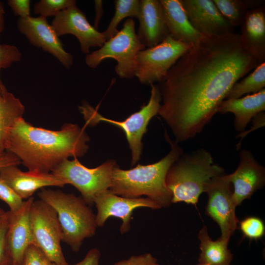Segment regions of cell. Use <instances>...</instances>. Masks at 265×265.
Listing matches in <instances>:
<instances>
[{
  "instance_id": "obj_1",
  "label": "cell",
  "mask_w": 265,
  "mask_h": 265,
  "mask_svg": "<svg viewBox=\"0 0 265 265\" xmlns=\"http://www.w3.org/2000/svg\"><path fill=\"white\" fill-rule=\"evenodd\" d=\"M259 64L242 46L239 34H202L158 86L162 99L158 114L175 141L200 133L232 86Z\"/></svg>"
},
{
  "instance_id": "obj_2",
  "label": "cell",
  "mask_w": 265,
  "mask_h": 265,
  "mask_svg": "<svg viewBox=\"0 0 265 265\" xmlns=\"http://www.w3.org/2000/svg\"><path fill=\"white\" fill-rule=\"evenodd\" d=\"M90 138L77 124L65 123L58 131L33 126L17 119L8 135L5 151L21 160L29 171L50 173L70 157H81L89 149Z\"/></svg>"
},
{
  "instance_id": "obj_3",
  "label": "cell",
  "mask_w": 265,
  "mask_h": 265,
  "mask_svg": "<svg viewBox=\"0 0 265 265\" xmlns=\"http://www.w3.org/2000/svg\"><path fill=\"white\" fill-rule=\"evenodd\" d=\"M165 140L170 144L169 153L154 163L142 165L128 170L114 168L109 191L113 194L127 198H138L145 195L157 202L161 208L172 204V194L168 188L165 178L168 169L183 153V149L171 140L166 131Z\"/></svg>"
},
{
  "instance_id": "obj_4",
  "label": "cell",
  "mask_w": 265,
  "mask_h": 265,
  "mask_svg": "<svg viewBox=\"0 0 265 265\" xmlns=\"http://www.w3.org/2000/svg\"><path fill=\"white\" fill-rule=\"evenodd\" d=\"M225 174L223 167L214 163L211 153L204 148L183 153L171 164L166 175L172 204L185 202L196 206L206 184Z\"/></svg>"
},
{
  "instance_id": "obj_5",
  "label": "cell",
  "mask_w": 265,
  "mask_h": 265,
  "mask_svg": "<svg viewBox=\"0 0 265 265\" xmlns=\"http://www.w3.org/2000/svg\"><path fill=\"white\" fill-rule=\"evenodd\" d=\"M38 196L56 212L61 225L62 241L78 252L84 241L94 235L96 215L81 197L59 190L42 188Z\"/></svg>"
},
{
  "instance_id": "obj_6",
  "label": "cell",
  "mask_w": 265,
  "mask_h": 265,
  "mask_svg": "<svg viewBox=\"0 0 265 265\" xmlns=\"http://www.w3.org/2000/svg\"><path fill=\"white\" fill-rule=\"evenodd\" d=\"M150 86L151 95L148 103L122 121L103 116L86 101H83L82 105L79 106L88 126H94L104 122L118 126L124 131L131 151L132 166L134 165L140 159L143 148L142 137L147 131L150 121L158 114L161 105V95L159 87L154 84Z\"/></svg>"
},
{
  "instance_id": "obj_7",
  "label": "cell",
  "mask_w": 265,
  "mask_h": 265,
  "mask_svg": "<svg viewBox=\"0 0 265 265\" xmlns=\"http://www.w3.org/2000/svg\"><path fill=\"white\" fill-rule=\"evenodd\" d=\"M145 49L136 34L134 20L128 18L122 29L100 49L86 55L85 62L94 69L104 59L113 58L117 62L114 69L116 74L120 78L129 79L135 77L136 56Z\"/></svg>"
},
{
  "instance_id": "obj_8",
  "label": "cell",
  "mask_w": 265,
  "mask_h": 265,
  "mask_svg": "<svg viewBox=\"0 0 265 265\" xmlns=\"http://www.w3.org/2000/svg\"><path fill=\"white\" fill-rule=\"evenodd\" d=\"M114 159H108L95 168H88L77 159H66L55 167L51 173L75 186L88 205L94 204L95 198L109 190L112 172L117 165Z\"/></svg>"
},
{
  "instance_id": "obj_9",
  "label": "cell",
  "mask_w": 265,
  "mask_h": 265,
  "mask_svg": "<svg viewBox=\"0 0 265 265\" xmlns=\"http://www.w3.org/2000/svg\"><path fill=\"white\" fill-rule=\"evenodd\" d=\"M193 45L176 40L169 35L158 45L140 51L136 58L135 77L144 84L161 82L171 67Z\"/></svg>"
},
{
  "instance_id": "obj_10",
  "label": "cell",
  "mask_w": 265,
  "mask_h": 265,
  "mask_svg": "<svg viewBox=\"0 0 265 265\" xmlns=\"http://www.w3.org/2000/svg\"><path fill=\"white\" fill-rule=\"evenodd\" d=\"M33 243L57 265L68 263L62 252L63 233L55 210L41 199L34 200L30 211Z\"/></svg>"
},
{
  "instance_id": "obj_11",
  "label": "cell",
  "mask_w": 265,
  "mask_h": 265,
  "mask_svg": "<svg viewBox=\"0 0 265 265\" xmlns=\"http://www.w3.org/2000/svg\"><path fill=\"white\" fill-rule=\"evenodd\" d=\"M233 192V186L226 174L212 178L204 189L208 198L205 213L218 225L219 238L228 242L238 229L239 221L236 214Z\"/></svg>"
},
{
  "instance_id": "obj_12",
  "label": "cell",
  "mask_w": 265,
  "mask_h": 265,
  "mask_svg": "<svg viewBox=\"0 0 265 265\" xmlns=\"http://www.w3.org/2000/svg\"><path fill=\"white\" fill-rule=\"evenodd\" d=\"M51 26L59 37L70 34L78 40L82 52L88 54L91 47H101L106 41L101 32L88 21L85 14L76 5L61 11Z\"/></svg>"
},
{
  "instance_id": "obj_13",
  "label": "cell",
  "mask_w": 265,
  "mask_h": 265,
  "mask_svg": "<svg viewBox=\"0 0 265 265\" xmlns=\"http://www.w3.org/2000/svg\"><path fill=\"white\" fill-rule=\"evenodd\" d=\"M94 204L97 210L96 215L97 226H103L110 217H118L122 220L120 229L122 234L129 231L134 209L141 207L152 209L161 208L157 202L147 197H124L113 194L109 190L98 195L94 200Z\"/></svg>"
},
{
  "instance_id": "obj_14",
  "label": "cell",
  "mask_w": 265,
  "mask_h": 265,
  "mask_svg": "<svg viewBox=\"0 0 265 265\" xmlns=\"http://www.w3.org/2000/svg\"><path fill=\"white\" fill-rule=\"evenodd\" d=\"M17 24L19 31L31 44L52 54L64 67H71L73 56L64 49L61 41L47 18L41 16L20 18Z\"/></svg>"
},
{
  "instance_id": "obj_15",
  "label": "cell",
  "mask_w": 265,
  "mask_h": 265,
  "mask_svg": "<svg viewBox=\"0 0 265 265\" xmlns=\"http://www.w3.org/2000/svg\"><path fill=\"white\" fill-rule=\"evenodd\" d=\"M239 156L237 168L227 174L233 186V199L237 207L250 199L265 185V168L255 159L252 152L242 149Z\"/></svg>"
},
{
  "instance_id": "obj_16",
  "label": "cell",
  "mask_w": 265,
  "mask_h": 265,
  "mask_svg": "<svg viewBox=\"0 0 265 265\" xmlns=\"http://www.w3.org/2000/svg\"><path fill=\"white\" fill-rule=\"evenodd\" d=\"M188 20L201 34L221 36L234 32L212 0H181Z\"/></svg>"
},
{
  "instance_id": "obj_17",
  "label": "cell",
  "mask_w": 265,
  "mask_h": 265,
  "mask_svg": "<svg viewBox=\"0 0 265 265\" xmlns=\"http://www.w3.org/2000/svg\"><path fill=\"white\" fill-rule=\"evenodd\" d=\"M0 178L10 186L23 199H28L38 189L47 186L62 187L66 183L52 173L21 170L16 165L0 168Z\"/></svg>"
},
{
  "instance_id": "obj_18",
  "label": "cell",
  "mask_w": 265,
  "mask_h": 265,
  "mask_svg": "<svg viewBox=\"0 0 265 265\" xmlns=\"http://www.w3.org/2000/svg\"><path fill=\"white\" fill-rule=\"evenodd\" d=\"M34 200L32 196L24 202L17 212L12 213L9 211L6 240L13 265H22L25 251L33 243L30 211Z\"/></svg>"
},
{
  "instance_id": "obj_19",
  "label": "cell",
  "mask_w": 265,
  "mask_h": 265,
  "mask_svg": "<svg viewBox=\"0 0 265 265\" xmlns=\"http://www.w3.org/2000/svg\"><path fill=\"white\" fill-rule=\"evenodd\" d=\"M137 35L147 48L155 46L170 35L160 0H141Z\"/></svg>"
},
{
  "instance_id": "obj_20",
  "label": "cell",
  "mask_w": 265,
  "mask_h": 265,
  "mask_svg": "<svg viewBox=\"0 0 265 265\" xmlns=\"http://www.w3.org/2000/svg\"><path fill=\"white\" fill-rule=\"evenodd\" d=\"M243 47L260 64L265 61V7L248 10L241 25Z\"/></svg>"
},
{
  "instance_id": "obj_21",
  "label": "cell",
  "mask_w": 265,
  "mask_h": 265,
  "mask_svg": "<svg viewBox=\"0 0 265 265\" xmlns=\"http://www.w3.org/2000/svg\"><path fill=\"white\" fill-rule=\"evenodd\" d=\"M265 110V89L244 97L223 100L217 109V113H232L234 114V127L240 132L258 113Z\"/></svg>"
},
{
  "instance_id": "obj_22",
  "label": "cell",
  "mask_w": 265,
  "mask_h": 265,
  "mask_svg": "<svg viewBox=\"0 0 265 265\" xmlns=\"http://www.w3.org/2000/svg\"><path fill=\"white\" fill-rule=\"evenodd\" d=\"M170 35L174 39L194 44L202 34L190 24L181 0H160Z\"/></svg>"
},
{
  "instance_id": "obj_23",
  "label": "cell",
  "mask_w": 265,
  "mask_h": 265,
  "mask_svg": "<svg viewBox=\"0 0 265 265\" xmlns=\"http://www.w3.org/2000/svg\"><path fill=\"white\" fill-rule=\"evenodd\" d=\"M25 111L20 100L4 84L0 85V158L5 152V144L11 128L16 120L23 117Z\"/></svg>"
},
{
  "instance_id": "obj_24",
  "label": "cell",
  "mask_w": 265,
  "mask_h": 265,
  "mask_svg": "<svg viewBox=\"0 0 265 265\" xmlns=\"http://www.w3.org/2000/svg\"><path fill=\"white\" fill-rule=\"evenodd\" d=\"M198 237L200 250L199 263L208 265H231L233 255L228 249L229 242L220 238L212 240L205 225L199 231Z\"/></svg>"
},
{
  "instance_id": "obj_25",
  "label": "cell",
  "mask_w": 265,
  "mask_h": 265,
  "mask_svg": "<svg viewBox=\"0 0 265 265\" xmlns=\"http://www.w3.org/2000/svg\"><path fill=\"white\" fill-rule=\"evenodd\" d=\"M265 62L255 68L246 77L236 82L231 87L225 99H236L243 95L256 93L265 89Z\"/></svg>"
},
{
  "instance_id": "obj_26",
  "label": "cell",
  "mask_w": 265,
  "mask_h": 265,
  "mask_svg": "<svg viewBox=\"0 0 265 265\" xmlns=\"http://www.w3.org/2000/svg\"><path fill=\"white\" fill-rule=\"evenodd\" d=\"M115 13L106 30L103 32L106 40L114 36L118 31L120 22L127 17H138L140 0H115Z\"/></svg>"
},
{
  "instance_id": "obj_27",
  "label": "cell",
  "mask_w": 265,
  "mask_h": 265,
  "mask_svg": "<svg viewBox=\"0 0 265 265\" xmlns=\"http://www.w3.org/2000/svg\"><path fill=\"white\" fill-rule=\"evenodd\" d=\"M222 16L233 26H241L248 9L244 0H212Z\"/></svg>"
},
{
  "instance_id": "obj_28",
  "label": "cell",
  "mask_w": 265,
  "mask_h": 265,
  "mask_svg": "<svg viewBox=\"0 0 265 265\" xmlns=\"http://www.w3.org/2000/svg\"><path fill=\"white\" fill-rule=\"evenodd\" d=\"M76 3L75 0H41L35 4L34 12L45 18L55 17L61 11L75 5Z\"/></svg>"
},
{
  "instance_id": "obj_29",
  "label": "cell",
  "mask_w": 265,
  "mask_h": 265,
  "mask_svg": "<svg viewBox=\"0 0 265 265\" xmlns=\"http://www.w3.org/2000/svg\"><path fill=\"white\" fill-rule=\"evenodd\" d=\"M239 229L243 235L250 240H257L265 235V226L259 217L250 216L238 222Z\"/></svg>"
},
{
  "instance_id": "obj_30",
  "label": "cell",
  "mask_w": 265,
  "mask_h": 265,
  "mask_svg": "<svg viewBox=\"0 0 265 265\" xmlns=\"http://www.w3.org/2000/svg\"><path fill=\"white\" fill-rule=\"evenodd\" d=\"M0 200L8 206L12 213L17 212L22 206L23 199L3 180L0 178Z\"/></svg>"
},
{
  "instance_id": "obj_31",
  "label": "cell",
  "mask_w": 265,
  "mask_h": 265,
  "mask_svg": "<svg viewBox=\"0 0 265 265\" xmlns=\"http://www.w3.org/2000/svg\"><path fill=\"white\" fill-rule=\"evenodd\" d=\"M9 216V211H8L0 220V265H13L11 255L6 240Z\"/></svg>"
},
{
  "instance_id": "obj_32",
  "label": "cell",
  "mask_w": 265,
  "mask_h": 265,
  "mask_svg": "<svg viewBox=\"0 0 265 265\" xmlns=\"http://www.w3.org/2000/svg\"><path fill=\"white\" fill-rule=\"evenodd\" d=\"M22 53L14 45L0 43V73L2 69H6L14 62L19 61ZM0 75V85H3Z\"/></svg>"
},
{
  "instance_id": "obj_33",
  "label": "cell",
  "mask_w": 265,
  "mask_h": 265,
  "mask_svg": "<svg viewBox=\"0 0 265 265\" xmlns=\"http://www.w3.org/2000/svg\"><path fill=\"white\" fill-rule=\"evenodd\" d=\"M22 265H57L50 260L39 248L30 245L24 254Z\"/></svg>"
},
{
  "instance_id": "obj_34",
  "label": "cell",
  "mask_w": 265,
  "mask_h": 265,
  "mask_svg": "<svg viewBox=\"0 0 265 265\" xmlns=\"http://www.w3.org/2000/svg\"><path fill=\"white\" fill-rule=\"evenodd\" d=\"M113 265H159L157 259L150 253L133 255Z\"/></svg>"
},
{
  "instance_id": "obj_35",
  "label": "cell",
  "mask_w": 265,
  "mask_h": 265,
  "mask_svg": "<svg viewBox=\"0 0 265 265\" xmlns=\"http://www.w3.org/2000/svg\"><path fill=\"white\" fill-rule=\"evenodd\" d=\"M8 4L14 15L20 18L30 16V1L29 0H9Z\"/></svg>"
},
{
  "instance_id": "obj_36",
  "label": "cell",
  "mask_w": 265,
  "mask_h": 265,
  "mask_svg": "<svg viewBox=\"0 0 265 265\" xmlns=\"http://www.w3.org/2000/svg\"><path fill=\"white\" fill-rule=\"evenodd\" d=\"M252 126L251 129L247 131H243L239 133L236 136V138H240V140L237 144V150L240 149L241 142L243 139L249 133L257 129L263 127L265 124V112L262 111L257 114L252 120Z\"/></svg>"
},
{
  "instance_id": "obj_37",
  "label": "cell",
  "mask_w": 265,
  "mask_h": 265,
  "mask_svg": "<svg viewBox=\"0 0 265 265\" xmlns=\"http://www.w3.org/2000/svg\"><path fill=\"white\" fill-rule=\"evenodd\" d=\"M101 257V253L97 248H92L90 250L86 255L84 259L80 262L74 264L66 265H99V260Z\"/></svg>"
},
{
  "instance_id": "obj_38",
  "label": "cell",
  "mask_w": 265,
  "mask_h": 265,
  "mask_svg": "<svg viewBox=\"0 0 265 265\" xmlns=\"http://www.w3.org/2000/svg\"><path fill=\"white\" fill-rule=\"evenodd\" d=\"M21 160L14 154L5 151L3 155L0 158V168L9 165H19Z\"/></svg>"
},
{
  "instance_id": "obj_39",
  "label": "cell",
  "mask_w": 265,
  "mask_h": 265,
  "mask_svg": "<svg viewBox=\"0 0 265 265\" xmlns=\"http://www.w3.org/2000/svg\"><path fill=\"white\" fill-rule=\"evenodd\" d=\"M95 17L94 20V27L98 29L100 21L103 14L102 0H94Z\"/></svg>"
},
{
  "instance_id": "obj_40",
  "label": "cell",
  "mask_w": 265,
  "mask_h": 265,
  "mask_svg": "<svg viewBox=\"0 0 265 265\" xmlns=\"http://www.w3.org/2000/svg\"><path fill=\"white\" fill-rule=\"evenodd\" d=\"M5 11L3 3L0 1V33L4 29V17Z\"/></svg>"
},
{
  "instance_id": "obj_41",
  "label": "cell",
  "mask_w": 265,
  "mask_h": 265,
  "mask_svg": "<svg viewBox=\"0 0 265 265\" xmlns=\"http://www.w3.org/2000/svg\"><path fill=\"white\" fill-rule=\"evenodd\" d=\"M6 212H5L4 210L0 208V220L5 215Z\"/></svg>"
},
{
  "instance_id": "obj_42",
  "label": "cell",
  "mask_w": 265,
  "mask_h": 265,
  "mask_svg": "<svg viewBox=\"0 0 265 265\" xmlns=\"http://www.w3.org/2000/svg\"><path fill=\"white\" fill-rule=\"evenodd\" d=\"M208 265L207 264H201V263H199L198 265Z\"/></svg>"
},
{
  "instance_id": "obj_43",
  "label": "cell",
  "mask_w": 265,
  "mask_h": 265,
  "mask_svg": "<svg viewBox=\"0 0 265 265\" xmlns=\"http://www.w3.org/2000/svg\"></svg>"
}]
</instances>
